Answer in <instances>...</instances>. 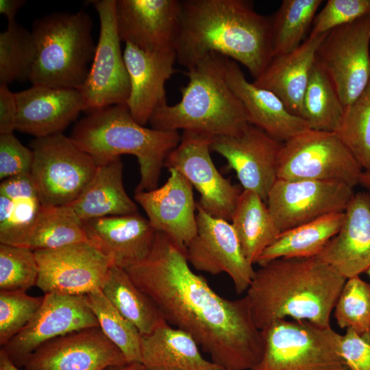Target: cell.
Masks as SVG:
<instances>
[{
	"instance_id": "44dd1931",
	"label": "cell",
	"mask_w": 370,
	"mask_h": 370,
	"mask_svg": "<svg viewBox=\"0 0 370 370\" xmlns=\"http://www.w3.org/2000/svg\"><path fill=\"white\" fill-rule=\"evenodd\" d=\"M123 57L130 84L126 105L134 120L145 126L154 111L166 103L164 86L175 71L176 52L174 48L145 51L125 43Z\"/></svg>"
},
{
	"instance_id": "4316f807",
	"label": "cell",
	"mask_w": 370,
	"mask_h": 370,
	"mask_svg": "<svg viewBox=\"0 0 370 370\" xmlns=\"http://www.w3.org/2000/svg\"><path fill=\"white\" fill-rule=\"evenodd\" d=\"M123 171L120 157L98 165L91 180L68 205L82 222L138 212L136 204L125 190Z\"/></svg>"
},
{
	"instance_id": "e575fe53",
	"label": "cell",
	"mask_w": 370,
	"mask_h": 370,
	"mask_svg": "<svg viewBox=\"0 0 370 370\" xmlns=\"http://www.w3.org/2000/svg\"><path fill=\"white\" fill-rule=\"evenodd\" d=\"M36 58L32 32L16 21L0 34V83L29 79Z\"/></svg>"
},
{
	"instance_id": "d6986e66",
	"label": "cell",
	"mask_w": 370,
	"mask_h": 370,
	"mask_svg": "<svg viewBox=\"0 0 370 370\" xmlns=\"http://www.w3.org/2000/svg\"><path fill=\"white\" fill-rule=\"evenodd\" d=\"M180 12L178 0H116L121 40L149 52L174 48Z\"/></svg>"
},
{
	"instance_id": "7a4b0ae2",
	"label": "cell",
	"mask_w": 370,
	"mask_h": 370,
	"mask_svg": "<svg viewBox=\"0 0 370 370\" xmlns=\"http://www.w3.org/2000/svg\"><path fill=\"white\" fill-rule=\"evenodd\" d=\"M174 49L187 70L217 53L243 64L256 79L273 58L271 19L247 0L181 1Z\"/></svg>"
},
{
	"instance_id": "681fc988",
	"label": "cell",
	"mask_w": 370,
	"mask_h": 370,
	"mask_svg": "<svg viewBox=\"0 0 370 370\" xmlns=\"http://www.w3.org/2000/svg\"><path fill=\"white\" fill-rule=\"evenodd\" d=\"M0 370H21L12 362L2 349L0 350Z\"/></svg>"
},
{
	"instance_id": "f35d334b",
	"label": "cell",
	"mask_w": 370,
	"mask_h": 370,
	"mask_svg": "<svg viewBox=\"0 0 370 370\" xmlns=\"http://www.w3.org/2000/svg\"><path fill=\"white\" fill-rule=\"evenodd\" d=\"M41 206L38 196L9 198L0 194V243L20 246Z\"/></svg>"
},
{
	"instance_id": "d4e9b609",
	"label": "cell",
	"mask_w": 370,
	"mask_h": 370,
	"mask_svg": "<svg viewBox=\"0 0 370 370\" xmlns=\"http://www.w3.org/2000/svg\"><path fill=\"white\" fill-rule=\"evenodd\" d=\"M317 256L347 279L370 267V193H354L339 231Z\"/></svg>"
},
{
	"instance_id": "7dc6e473",
	"label": "cell",
	"mask_w": 370,
	"mask_h": 370,
	"mask_svg": "<svg viewBox=\"0 0 370 370\" xmlns=\"http://www.w3.org/2000/svg\"><path fill=\"white\" fill-rule=\"evenodd\" d=\"M25 3L23 0H1L0 13L6 16L8 23L14 22L18 11Z\"/></svg>"
},
{
	"instance_id": "6da1fadb",
	"label": "cell",
	"mask_w": 370,
	"mask_h": 370,
	"mask_svg": "<svg viewBox=\"0 0 370 370\" xmlns=\"http://www.w3.org/2000/svg\"><path fill=\"white\" fill-rule=\"evenodd\" d=\"M156 304L165 321L190 335L223 370H252L264 352L262 331L245 297L220 296L188 261L186 249L156 231L147 257L125 269Z\"/></svg>"
},
{
	"instance_id": "1f68e13d",
	"label": "cell",
	"mask_w": 370,
	"mask_h": 370,
	"mask_svg": "<svg viewBox=\"0 0 370 370\" xmlns=\"http://www.w3.org/2000/svg\"><path fill=\"white\" fill-rule=\"evenodd\" d=\"M81 242H88L83 222L68 205H42L33 226L20 247L36 251L56 249Z\"/></svg>"
},
{
	"instance_id": "7c38bea8",
	"label": "cell",
	"mask_w": 370,
	"mask_h": 370,
	"mask_svg": "<svg viewBox=\"0 0 370 370\" xmlns=\"http://www.w3.org/2000/svg\"><path fill=\"white\" fill-rule=\"evenodd\" d=\"M213 136L183 131L164 166L180 171L200 195L197 202L208 214L231 222L241 192L217 169L210 151Z\"/></svg>"
},
{
	"instance_id": "277c9868",
	"label": "cell",
	"mask_w": 370,
	"mask_h": 370,
	"mask_svg": "<svg viewBox=\"0 0 370 370\" xmlns=\"http://www.w3.org/2000/svg\"><path fill=\"white\" fill-rule=\"evenodd\" d=\"M70 138L97 165L122 154L136 157L140 181L135 192H138L158 188L166 159L180 143L181 135L178 131L146 127L134 120L126 104H117L87 113Z\"/></svg>"
},
{
	"instance_id": "5bb4252c",
	"label": "cell",
	"mask_w": 370,
	"mask_h": 370,
	"mask_svg": "<svg viewBox=\"0 0 370 370\" xmlns=\"http://www.w3.org/2000/svg\"><path fill=\"white\" fill-rule=\"evenodd\" d=\"M354 195L353 187L341 182L278 179L266 204L283 232L324 215L344 212Z\"/></svg>"
},
{
	"instance_id": "60d3db41",
	"label": "cell",
	"mask_w": 370,
	"mask_h": 370,
	"mask_svg": "<svg viewBox=\"0 0 370 370\" xmlns=\"http://www.w3.org/2000/svg\"><path fill=\"white\" fill-rule=\"evenodd\" d=\"M43 297L25 291H0V345L3 347L20 332L40 307Z\"/></svg>"
},
{
	"instance_id": "f5cc1de1",
	"label": "cell",
	"mask_w": 370,
	"mask_h": 370,
	"mask_svg": "<svg viewBox=\"0 0 370 370\" xmlns=\"http://www.w3.org/2000/svg\"><path fill=\"white\" fill-rule=\"evenodd\" d=\"M221 370H223V369H221Z\"/></svg>"
},
{
	"instance_id": "d6a6232c",
	"label": "cell",
	"mask_w": 370,
	"mask_h": 370,
	"mask_svg": "<svg viewBox=\"0 0 370 370\" xmlns=\"http://www.w3.org/2000/svg\"><path fill=\"white\" fill-rule=\"evenodd\" d=\"M343 113L333 84L315 60L304 95L301 118L310 129L336 132Z\"/></svg>"
},
{
	"instance_id": "8d00e7d4",
	"label": "cell",
	"mask_w": 370,
	"mask_h": 370,
	"mask_svg": "<svg viewBox=\"0 0 370 370\" xmlns=\"http://www.w3.org/2000/svg\"><path fill=\"white\" fill-rule=\"evenodd\" d=\"M336 132L362 169L370 173V82L345 109Z\"/></svg>"
},
{
	"instance_id": "3957f363",
	"label": "cell",
	"mask_w": 370,
	"mask_h": 370,
	"mask_svg": "<svg viewBox=\"0 0 370 370\" xmlns=\"http://www.w3.org/2000/svg\"><path fill=\"white\" fill-rule=\"evenodd\" d=\"M346 280L318 256L282 258L260 265L245 297L260 330L287 317L328 327Z\"/></svg>"
},
{
	"instance_id": "ffe728a7",
	"label": "cell",
	"mask_w": 370,
	"mask_h": 370,
	"mask_svg": "<svg viewBox=\"0 0 370 370\" xmlns=\"http://www.w3.org/2000/svg\"><path fill=\"white\" fill-rule=\"evenodd\" d=\"M160 187L134 193V200L145 210L156 231L162 232L186 249L197 233V202L193 185L177 170Z\"/></svg>"
},
{
	"instance_id": "30bf717a",
	"label": "cell",
	"mask_w": 370,
	"mask_h": 370,
	"mask_svg": "<svg viewBox=\"0 0 370 370\" xmlns=\"http://www.w3.org/2000/svg\"><path fill=\"white\" fill-rule=\"evenodd\" d=\"M370 14L328 32L316 53V62L333 84L344 108L370 82Z\"/></svg>"
},
{
	"instance_id": "d590c367",
	"label": "cell",
	"mask_w": 370,
	"mask_h": 370,
	"mask_svg": "<svg viewBox=\"0 0 370 370\" xmlns=\"http://www.w3.org/2000/svg\"><path fill=\"white\" fill-rule=\"evenodd\" d=\"M89 306L104 334L123 354L127 362L141 363V334L103 294L101 288L86 295Z\"/></svg>"
},
{
	"instance_id": "f907efd6",
	"label": "cell",
	"mask_w": 370,
	"mask_h": 370,
	"mask_svg": "<svg viewBox=\"0 0 370 370\" xmlns=\"http://www.w3.org/2000/svg\"><path fill=\"white\" fill-rule=\"evenodd\" d=\"M359 184L370 189V173L362 171L359 177Z\"/></svg>"
},
{
	"instance_id": "52a82bcc",
	"label": "cell",
	"mask_w": 370,
	"mask_h": 370,
	"mask_svg": "<svg viewBox=\"0 0 370 370\" xmlns=\"http://www.w3.org/2000/svg\"><path fill=\"white\" fill-rule=\"evenodd\" d=\"M264 352L252 370H349L341 334L308 321H275L261 330Z\"/></svg>"
},
{
	"instance_id": "816d5d0a",
	"label": "cell",
	"mask_w": 370,
	"mask_h": 370,
	"mask_svg": "<svg viewBox=\"0 0 370 370\" xmlns=\"http://www.w3.org/2000/svg\"><path fill=\"white\" fill-rule=\"evenodd\" d=\"M370 277V267L365 272Z\"/></svg>"
},
{
	"instance_id": "c3c4849f",
	"label": "cell",
	"mask_w": 370,
	"mask_h": 370,
	"mask_svg": "<svg viewBox=\"0 0 370 370\" xmlns=\"http://www.w3.org/2000/svg\"><path fill=\"white\" fill-rule=\"evenodd\" d=\"M103 370H147L142 363L130 362L122 365H112Z\"/></svg>"
},
{
	"instance_id": "e0dca14e",
	"label": "cell",
	"mask_w": 370,
	"mask_h": 370,
	"mask_svg": "<svg viewBox=\"0 0 370 370\" xmlns=\"http://www.w3.org/2000/svg\"><path fill=\"white\" fill-rule=\"evenodd\" d=\"M283 143L249 124L239 135L212 138L210 149L222 156L245 190L256 193L266 203L278 180V161Z\"/></svg>"
},
{
	"instance_id": "8992f818",
	"label": "cell",
	"mask_w": 370,
	"mask_h": 370,
	"mask_svg": "<svg viewBox=\"0 0 370 370\" xmlns=\"http://www.w3.org/2000/svg\"><path fill=\"white\" fill-rule=\"evenodd\" d=\"M92 31V18L83 11L36 19L32 30L36 58L29 79L32 85L79 90L95 53Z\"/></svg>"
},
{
	"instance_id": "ac0fdd59",
	"label": "cell",
	"mask_w": 370,
	"mask_h": 370,
	"mask_svg": "<svg viewBox=\"0 0 370 370\" xmlns=\"http://www.w3.org/2000/svg\"><path fill=\"white\" fill-rule=\"evenodd\" d=\"M129 363L100 327L75 331L51 339L27 359L25 370H103Z\"/></svg>"
},
{
	"instance_id": "603a6c76",
	"label": "cell",
	"mask_w": 370,
	"mask_h": 370,
	"mask_svg": "<svg viewBox=\"0 0 370 370\" xmlns=\"http://www.w3.org/2000/svg\"><path fill=\"white\" fill-rule=\"evenodd\" d=\"M87 239L124 269L145 260L155 239V229L138 212L83 221Z\"/></svg>"
},
{
	"instance_id": "2e32d148",
	"label": "cell",
	"mask_w": 370,
	"mask_h": 370,
	"mask_svg": "<svg viewBox=\"0 0 370 370\" xmlns=\"http://www.w3.org/2000/svg\"><path fill=\"white\" fill-rule=\"evenodd\" d=\"M197 233L186 247L189 264L212 275L225 273L238 294L246 292L256 271L244 256L232 225L206 212L197 202Z\"/></svg>"
},
{
	"instance_id": "bcb514c9",
	"label": "cell",
	"mask_w": 370,
	"mask_h": 370,
	"mask_svg": "<svg viewBox=\"0 0 370 370\" xmlns=\"http://www.w3.org/2000/svg\"><path fill=\"white\" fill-rule=\"evenodd\" d=\"M0 194L9 198L18 196H38L30 173L2 180L0 184Z\"/></svg>"
},
{
	"instance_id": "ee69618b",
	"label": "cell",
	"mask_w": 370,
	"mask_h": 370,
	"mask_svg": "<svg viewBox=\"0 0 370 370\" xmlns=\"http://www.w3.org/2000/svg\"><path fill=\"white\" fill-rule=\"evenodd\" d=\"M340 350L349 370H370V333L359 334L346 329L341 335Z\"/></svg>"
},
{
	"instance_id": "f6af8a7d",
	"label": "cell",
	"mask_w": 370,
	"mask_h": 370,
	"mask_svg": "<svg viewBox=\"0 0 370 370\" xmlns=\"http://www.w3.org/2000/svg\"><path fill=\"white\" fill-rule=\"evenodd\" d=\"M16 114L15 92L9 89L8 85L0 84V134H14Z\"/></svg>"
},
{
	"instance_id": "8fae6325",
	"label": "cell",
	"mask_w": 370,
	"mask_h": 370,
	"mask_svg": "<svg viewBox=\"0 0 370 370\" xmlns=\"http://www.w3.org/2000/svg\"><path fill=\"white\" fill-rule=\"evenodd\" d=\"M99 35L88 76L80 88L87 113L105 107L126 104L130 77L121 49L116 21V0H97Z\"/></svg>"
},
{
	"instance_id": "4dcf8cb0",
	"label": "cell",
	"mask_w": 370,
	"mask_h": 370,
	"mask_svg": "<svg viewBox=\"0 0 370 370\" xmlns=\"http://www.w3.org/2000/svg\"><path fill=\"white\" fill-rule=\"evenodd\" d=\"M101 290L141 335L149 334L166 323L156 304L134 283L124 269L113 264Z\"/></svg>"
},
{
	"instance_id": "ba28073f",
	"label": "cell",
	"mask_w": 370,
	"mask_h": 370,
	"mask_svg": "<svg viewBox=\"0 0 370 370\" xmlns=\"http://www.w3.org/2000/svg\"><path fill=\"white\" fill-rule=\"evenodd\" d=\"M362 169L336 132L306 130L282 143L278 179L359 184Z\"/></svg>"
},
{
	"instance_id": "83f0119b",
	"label": "cell",
	"mask_w": 370,
	"mask_h": 370,
	"mask_svg": "<svg viewBox=\"0 0 370 370\" xmlns=\"http://www.w3.org/2000/svg\"><path fill=\"white\" fill-rule=\"evenodd\" d=\"M140 352L147 370H221L202 356L190 335L167 323L141 335Z\"/></svg>"
},
{
	"instance_id": "9c48e42d",
	"label": "cell",
	"mask_w": 370,
	"mask_h": 370,
	"mask_svg": "<svg viewBox=\"0 0 370 370\" xmlns=\"http://www.w3.org/2000/svg\"><path fill=\"white\" fill-rule=\"evenodd\" d=\"M31 175L42 205L66 206L80 194L98 165L70 137L58 133L36 138Z\"/></svg>"
},
{
	"instance_id": "74e56055",
	"label": "cell",
	"mask_w": 370,
	"mask_h": 370,
	"mask_svg": "<svg viewBox=\"0 0 370 370\" xmlns=\"http://www.w3.org/2000/svg\"><path fill=\"white\" fill-rule=\"evenodd\" d=\"M334 317L341 329L370 333V284L359 276L347 279L334 306Z\"/></svg>"
},
{
	"instance_id": "7402d4cb",
	"label": "cell",
	"mask_w": 370,
	"mask_h": 370,
	"mask_svg": "<svg viewBox=\"0 0 370 370\" xmlns=\"http://www.w3.org/2000/svg\"><path fill=\"white\" fill-rule=\"evenodd\" d=\"M16 130L42 138L62 133L84 111L79 90L33 85L15 92Z\"/></svg>"
},
{
	"instance_id": "4fadbf2b",
	"label": "cell",
	"mask_w": 370,
	"mask_h": 370,
	"mask_svg": "<svg viewBox=\"0 0 370 370\" xmlns=\"http://www.w3.org/2000/svg\"><path fill=\"white\" fill-rule=\"evenodd\" d=\"M99 327L86 295L46 293L40 307L26 326L1 349L12 362L23 367L45 343L69 333Z\"/></svg>"
},
{
	"instance_id": "7bdbcfd3",
	"label": "cell",
	"mask_w": 370,
	"mask_h": 370,
	"mask_svg": "<svg viewBox=\"0 0 370 370\" xmlns=\"http://www.w3.org/2000/svg\"><path fill=\"white\" fill-rule=\"evenodd\" d=\"M32 149L24 146L14 134H0V179L29 173Z\"/></svg>"
},
{
	"instance_id": "5b68a950",
	"label": "cell",
	"mask_w": 370,
	"mask_h": 370,
	"mask_svg": "<svg viewBox=\"0 0 370 370\" xmlns=\"http://www.w3.org/2000/svg\"><path fill=\"white\" fill-rule=\"evenodd\" d=\"M225 58L210 53L184 73L188 77L176 104L167 103L153 113L152 128L191 131L212 136L241 134L250 124L225 77Z\"/></svg>"
},
{
	"instance_id": "836d02e7",
	"label": "cell",
	"mask_w": 370,
	"mask_h": 370,
	"mask_svg": "<svg viewBox=\"0 0 370 370\" xmlns=\"http://www.w3.org/2000/svg\"><path fill=\"white\" fill-rule=\"evenodd\" d=\"M322 0H284L271 19L273 57L296 49L310 32Z\"/></svg>"
},
{
	"instance_id": "cb8c5ba5",
	"label": "cell",
	"mask_w": 370,
	"mask_h": 370,
	"mask_svg": "<svg viewBox=\"0 0 370 370\" xmlns=\"http://www.w3.org/2000/svg\"><path fill=\"white\" fill-rule=\"evenodd\" d=\"M225 77L243 105L249 123L275 140L284 143L310 129L305 120L291 114L274 93L249 82L238 64L226 57Z\"/></svg>"
},
{
	"instance_id": "b9f144b4",
	"label": "cell",
	"mask_w": 370,
	"mask_h": 370,
	"mask_svg": "<svg viewBox=\"0 0 370 370\" xmlns=\"http://www.w3.org/2000/svg\"><path fill=\"white\" fill-rule=\"evenodd\" d=\"M370 14V0H328L314 18L308 35L328 33Z\"/></svg>"
},
{
	"instance_id": "ab89813d",
	"label": "cell",
	"mask_w": 370,
	"mask_h": 370,
	"mask_svg": "<svg viewBox=\"0 0 370 370\" xmlns=\"http://www.w3.org/2000/svg\"><path fill=\"white\" fill-rule=\"evenodd\" d=\"M38 265L34 251L0 243V291H25L36 286Z\"/></svg>"
},
{
	"instance_id": "f546056e",
	"label": "cell",
	"mask_w": 370,
	"mask_h": 370,
	"mask_svg": "<svg viewBox=\"0 0 370 370\" xmlns=\"http://www.w3.org/2000/svg\"><path fill=\"white\" fill-rule=\"evenodd\" d=\"M344 212H333L281 232L258 258L260 266L282 258L317 256L338 233Z\"/></svg>"
},
{
	"instance_id": "f1b7e54d",
	"label": "cell",
	"mask_w": 370,
	"mask_h": 370,
	"mask_svg": "<svg viewBox=\"0 0 370 370\" xmlns=\"http://www.w3.org/2000/svg\"><path fill=\"white\" fill-rule=\"evenodd\" d=\"M230 223L244 256L252 264L281 233L267 204L250 190L241 191Z\"/></svg>"
},
{
	"instance_id": "9a60e30c",
	"label": "cell",
	"mask_w": 370,
	"mask_h": 370,
	"mask_svg": "<svg viewBox=\"0 0 370 370\" xmlns=\"http://www.w3.org/2000/svg\"><path fill=\"white\" fill-rule=\"evenodd\" d=\"M34 251L38 265L36 286L45 294L87 295L101 288L113 265L89 242Z\"/></svg>"
},
{
	"instance_id": "484cf974",
	"label": "cell",
	"mask_w": 370,
	"mask_h": 370,
	"mask_svg": "<svg viewBox=\"0 0 370 370\" xmlns=\"http://www.w3.org/2000/svg\"><path fill=\"white\" fill-rule=\"evenodd\" d=\"M328 33L308 35L296 49L273 57L253 83L274 93L291 114L301 118L303 98L316 53Z\"/></svg>"
}]
</instances>
